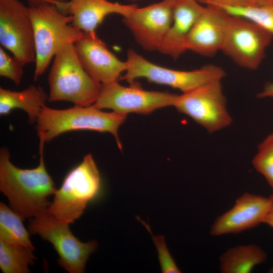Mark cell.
<instances>
[{"label":"cell","mask_w":273,"mask_h":273,"mask_svg":"<svg viewBox=\"0 0 273 273\" xmlns=\"http://www.w3.org/2000/svg\"><path fill=\"white\" fill-rule=\"evenodd\" d=\"M44 143L39 140V163L33 169L17 167L10 160L9 150H0V191L10 207L24 219L47 211L51 204L48 198L57 190L45 166Z\"/></svg>","instance_id":"1"},{"label":"cell","mask_w":273,"mask_h":273,"mask_svg":"<svg viewBox=\"0 0 273 273\" xmlns=\"http://www.w3.org/2000/svg\"><path fill=\"white\" fill-rule=\"evenodd\" d=\"M36 50L34 80L44 73L54 56L65 45L74 43L83 34L72 24L73 17L54 4L42 2L29 7Z\"/></svg>","instance_id":"2"},{"label":"cell","mask_w":273,"mask_h":273,"mask_svg":"<svg viewBox=\"0 0 273 273\" xmlns=\"http://www.w3.org/2000/svg\"><path fill=\"white\" fill-rule=\"evenodd\" d=\"M127 115L114 111L106 112L93 105L86 107L74 106L58 110L45 106L36 121V129L39 140L49 142L61 133L76 130H92L109 132L122 148L118 130Z\"/></svg>","instance_id":"3"},{"label":"cell","mask_w":273,"mask_h":273,"mask_svg":"<svg viewBox=\"0 0 273 273\" xmlns=\"http://www.w3.org/2000/svg\"><path fill=\"white\" fill-rule=\"evenodd\" d=\"M48 81L49 102L68 101L81 107L91 106L96 102L102 85L84 70L74 43L65 45L56 54Z\"/></svg>","instance_id":"4"},{"label":"cell","mask_w":273,"mask_h":273,"mask_svg":"<svg viewBox=\"0 0 273 273\" xmlns=\"http://www.w3.org/2000/svg\"><path fill=\"white\" fill-rule=\"evenodd\" d=\"M101 192L100 172L92 155L88 154L66 176L48 211L62 222L73 223L89 203L100 197Z\"/></svg>","instance_id":"5"},{"label":"cell","mask_w":273,"mask_h":273,"mask_svg":"<svg viewBox=\"0 0 273 273\" xmlns=\"http://www.w3.org/2000/svg\"><path fill=\"white\" fill-rule=\"evenodd\" d=\"M126 73L122 77L129 84L134 79L144 77L149 81L169 85L183 93H187L213 81L221 80L225 72L221 67L206 65L192 71L176 70L155 65L133 49L127 51Z\"/></svg>","instance_id":"6"},{"label":"cell","mask_w":273,"mask_h":273,"mask_svg":"<svg viewBox=\"0 0 273 273\" xmlns=\"http://www.w3.org/2000/svg\"><path fill=\"white\" fill-rule=\"evenodd\" d=\"M28 229L50 242L57 252L59 265L70 273H83L89 255L98 247L95 240L82 242L71 233L69 224L46 212L30 218Z\"/></svg>","instance_id":"7"},{"label":"cell","mask_w":273,"mask_h":273,"mask_svg":"<svg viewBox=\"0 0 273 273\" xmlns=\"http://www.w3.org/2000/svg\"><path fill=\"white\" fill-rule=\"evenodd\" d=\"M173 107L179 112L190 117L210 133L222 130L232 122L221 80L177 95Z\"/></svg>","instance_id":"8"},{"label":"cell","mask_w":273,"mask_h":273,"mask_svg":"<svg viewBox=\"0 0 273 273\" xmlns=\"http://www.w3.org/2000/svg\"><path fill=\"white\" fill-rule=\"evenodd\" d=\"M272 38L269 32L253 21L230 15L221 51L237 65L256 70L264 59Z\"/></svg>","instance_id":"9"},{"label":"cell","mask_w":273,"mask_h":273,"mask_svg":"<svg viewBox=\"0 0 273 273\" xmlns=\"http://www.w3.org/2000/svg\"><path fill=\"white\" fill-rule=\"evenodd\" d=\"M0 42L22 66L35 62L36 50L29 8L18 0H0Z\"/></svg>","instance_id":"10"},{"label":"cell","mask_w":273,"mask_h":273,"mask_svg":"<svg viewBox=\"0 0 273 273\" xmlns=\"http://www.w3.org/2000/svg\"><path fill=\"white\" fill-rule=\"evenodd\" d=\"M178 95L169 92L148 91L135 82L124 86L115 82L102 85L96 102L100 109H110L119 114H149L157 109L173 106Z\"/></svg>","instance_id":"11"},{"label":"cell","mask_w":273,"mask_h":273,"mask_svg":"<svg viewBox=\"0 0 273 273\" xmlns=\"http://www.w3.org/2000/svg\"><path fill=\"white\" fill-rule=\"evenodd\" d=\"M175 0H163L141 8H135L123 22L137 43L148 51H158L173 21Z\"/></svg>","instance_id":"12"},{"label":"cell","mask_w":273,"mask_h":273,"mask_svg":"<svg viewBox=\"0 0 273 273\" xmlns=\"http://www.w3.org/2000/svg\"><path fill=\"white\" fill-rule=\"evenodd\" d=\"M74 45L84 70L101 84L117 82L121 73L126 70V62L119 60L111 53L95 31L83 32Z\"/></svg>","instance_id":"13"},{"label":"cell","mask_w":273,"mask_h":273,"mask_svg":"<svg viewBox=\"0 0 273 273\" xmlns=\"http://www.w3.org/2000/svg\"><path fill=\"white\" fill-rule=\"evenodd\" d=\"M271 208V201L267 198L245 193L236 200L234 205L219 216L212 224L213 236L237 234L263 223Z\"/></svg>","instance_id":"14"},{"label":"cell","mask_w":273,"mask_h":273,"mask_svg":"<svg viewBox=\"0 0 273 273\" xmlns=\"http://www.w3.org/2000/svg\"><path fill=\"white\" fill-rule=\"evenodd\" d=\"M230 14L223 8L207 5L191 29L185 41L186 51L212 56L224 43Z\"/></svg>","instance_id":"15"},{"label":"cell","mask_w":273,"mask_h":273,"mask_svg":"<svg viewBox=\"0 0 273 273\" xmlns=\"http://www.w3.org/2000/svg\"><path fill=\"white\" fill-rule=\"evenodd\" d=\"M205 9L197 0H175L172 23L158 51L173 59L187 51L185 44L187 36Z\"/></svg>","instance_id":"16"},{"label":"cell","mask_w":273,"mask_h":273,"mask_svg":"<svg viewBox=\"0 0 273 273\" xmlns=\"http://www.w3.org/2000/svg\"><path fill=\"white\" fill-rule=\"evenodd\" d=\"M137 5H123L106 0H71L67 2L64 14L73 17L72 24L84 32L95 30L106 16L117 13L124 17L129 15Z\"/></svg>","instance_id":"17"},{"label":"cell","mask_w":273,"mask_h":273,"mask_svg":"<svg viewBox=\"0 0 273 273\" xmlns=\"http://www.w3.org/2000/svg\"><path fill=\"white\" fill-rule=\"evenodd\" d=\"M48 100L49 96L43 88L35 85L19 92L0 87V114L6 115L14 109H21L27 113L29 123L33 124Z\"/></svg>","instance_id":"18"},{"label":"cell","mask_w":273,"mask_h":273,"mask_svg":"<svg viewBox=\"0 0 273 273\" xmlns=\"http://www.w3.org/2000/svg\"><path fill=\"white\" fill-rule=\"evenodd\" d=\"M267 254L255 244L231 247L219 257V270L222 273H250L256 266L264 263Z\"/></svg>","instance_id":"19"},{"label":"cell","mask_w":273,"mask_h":273,"mask_svg":"<svg viewBox=\"0 0 273 273\" xmlns=\"http://www.w3.org/2000/svg\"><path fill=\"white\" fill-rule=\"evenodd\" d=\"M35 249L0 239V268L4 273H28L29 265H34Z\"/></svg>","instance_id":"20"},{"label":"cell","mask_w":273,"mask_h":273,"mask_svg":"<svg viewBox=\"0 0 273 273\" xmlns=\"http://www.w3.org/2000/svg\"><path fill=\"white\" fill-rule=\"evenodd\" d=\"M24 219L3 202L0 203V239L8 242L21 244L35 249L25 229Z\"/></svg>","instance_id":"21"},{"label":"cell","mask_w":273,"mask_h":273,"mask_svg":"<svg viewBox=\"0 0 273 273\" xmlns=\"http://www.w3.org/2000/svg\"><path fill=\"white\" fill-rule=\"evenodd\" d=\"M221 8L230 15L243 17L253 21L273 35V5Z\"/></svg>","instance_id":"22"},{"label":"cell","mask_w":273,"mask_h":273,"mask_svg":"<svg viewBox=\"0 0 273 273\" xmlns=\"http://www.w3.org/2000/svg\"><path fill=\"white\" fill-rule=\"evenodd\" d=\"M256 170L260 173L273 190V132L258 145L252 161Z\"/></svg>","instance_id":"23"},{"label":"cell","mask_w":273,"mask_h":273,"mask_svg":"<svg viewBox=\"0 0 273 273\" xmlns=\"http://www.w3.org/2000/svg\"><path fill=\"white\" fill-rule=\"evenodd\" d=\"M22 66L13 57L10 56L0 47V75L11 80L18 85L22 79L23 71Z\"/></svg>","instance_id":"24"},{"label":"cell","mask_w":273,"mask_h":273,"mask_svg":"<svg viewBox=\"0 0 273 273\" xmlns=\"http://www.w3.org/2000/svg\"><path fill=\"white\" fill-rule=\"evenodd\" d=\"M152 237L158 251L162 272L163 273L181 272L168 251L164 236L152 235Z\"/></svg>","instance_id":"25"},{"label":"cell","mask_w":273,"mask_h":273,"mask_svg":"<svg viewBox=\"0 0 273 273\" xmlns=\"http://www.w3.org/2000/svg\"><path fill=\"white\" fill-rule=\"evenodd\" d=\"M201 3L220 7H247L261 5L259 0H201Z\"/></svg>","instance_id":"26"},{"label":"cell","mask_w":273,"mask_h":273,"mask_svg":"<svg viewBox=\"0 0 273 273\" xmlns=\"http://www.w3.org/2000/svg\"><path fill=\"white\" fill-rule=\"evenodd\" d=\"M256 97L258 99L273 98V81L266 83L263 89L257 94Z\"/></svg>","instance_id":"27"},{"label":"cell","mask_w":273,"mask_h":273,"mask_svg":"<svg viewBox=\"0 0 273 273\" xmlns=\"http://www.w3.org/2000/svg\"><path fill=\"white\" fill-rule=\"evenodd\" d=\"M47 3H49L55 5L59 9V10L62 12L64 8L66 3V0H43Z\"/></svg>","instance_id":"28"},{"label":"cell","mask_w":273,"mask_h":273,"mask_svg":"<svg viewBox=\"0 0 273 273\" xmlns=\"http://www.w3.org/2000/svg\"><path fill=\"white\" fill-rule=\"evenodd\" d=\"M273 228V208H271L268 213L267 214L263 222Z\"/></svg>","instance_id":"29"},{"label":"cell","mask_w":273,"mask_h":273,"mask_svg":"<svg viewBox=\"0 0 273 273\" xmlns=\"http://www.w3.org/2000/svg\"><path fill=\"white\" fill-rule=\"evenodd\" d=\"M261 5L270 4L273 5V0H259Z\"/></svg>","instance_id":"30"},{"label":"cell","mask_w":273,"mask_h":273,"mask_svg":"<svg viewBox=\"0 0 273 273\" xmlns=\"http://www.w3.org/2000/svg\"><path fill=\"white\" fill-rule=\"evenodd\" d=\"M30 5H33L39 3L46 2L43 0H27Z\"/></svg>","instance_id":"31"},{"label":"cell","mask_w":273,"mask_h":273,"mask_svg":"<svg viewBox=\"0 0 273 273\" xmlns=\"http://www.w3.org/2000/svg\"><path fill=\"white\" fill-rule=\"evenodd\" d=\"M271 201V208H273V194L269 197Z\"/></svg>","instance_id":"32"},{"label":"cell","mask_w":273,"mask_h":273,"mask_svg":"<svg viewBox=\"0 0 273 273\" xmlns=\"http://www.w3.org/2000/svg\"><path fill=\"white\" fill-rule=\"evenodd\" d=\"M270 272H273V264H272V267H271V268L270 269Z\"/></svg>","instance_id":"33"},{"label":"cell","mask_w":273,"mask_h":273,"mask_svg":"<svg viewBox=\"0 0 273 273\" xmlns=\"http://www.w3.org/2000/svg\"><path fill=\"white\" fill-rule=\"evenodd\" d=\"M197 1H198L199 2H201V0H197Z\"/></svg>","instance_id":"34"},{"label":"cell","mask_w":273,"mask_h":273,"mask_svg":"<svg viewBox=\"0 0 273 273\" xmlns=\"http://www.w3.org/2000/svg\"><path fill=\"white\" fill-rule=\"evenodd\" d=\"M131 1H138V0H131Z\"/></svg>","instance_id":"35"},{"label":"cell","mask_w":273,"mask_h":273,"mask_svg":"<svg viewBox=\"0 0 273 273\" xmlns=\"http://www.w3.org/2000/svg\"></svg>","instance_id":"36"}]
</instances>
